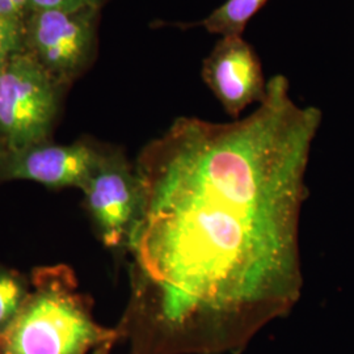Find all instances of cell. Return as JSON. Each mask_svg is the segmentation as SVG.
<instances>
[{"label": "cell", "instance_id": "52a82bcc", "mask_svg": "<svg viewBox=\"0 0 354 354\" xmlns=\"http://www.w3.org/2000/svg\"><path fill=\"white\" fill-rule=\"evenodd\" d=\"M201 77L232 120L264 100L268 80L252 45L243 36H223L203 59Z\"/></svg>", "mask_w": 354, "mask_h": 354}, {"label": "cell", "instance_id": "8fae6325", "mask_svg": "<svg viewBox=\"0 0 354 354\" xmlns=\"http://www.w3.org/2000/svg\"><path fill=\"white\" fill-rule=\"evenodd\" d=\"M108 0H29L30 12L42 10H64V11H76V10H100Z\"/></svg>", "mask_w": 354, "mask_h": 354}, {"label": "cell", "instance_id": "3957f363", "mask_svg": "<svg viewBox=\"0 0 354 354\" xmlns=\"http://www.w3.org/2000/svg\"><path fill=\"white\" fill-rule=\"evenodd\" d=\"M64 87L26 51L0 66V140L6 151L50 140Z\"/></svg>", "mask_w": 354, "mask_h": 354}, {"label": "cell", "instance_id": "5b68a950", "mask_svg": "<svg viewBox=\"0 0 354 354\" xmlns=\"http://www.w3.org/2000/svg\"><path fill=\"white\" fill-rule=\"evenodd\" d=\"M100 10L32 11L26 21V51L62 86L93 64Z\"/></svg>", "mask_w": 354, "mask_h": 354}, {"label": "cell", "instance_id": "8992f818", "mask_svg": "<svg viewBox=\"0 0 354 354\" xmlns=\"http://www.w3.org/2000/svg\"><path fill=\"white\" fill-rule=\"evenodd\" d=\"M102 143L80 140L68 145L51 140L0 156V184L7 181H32L51 189H83L97 165Z\"/></svg>", "mask_w": 354, "mask_h": 354}, {"label": "cell", "instance_id": "277c9868", "mask_svg": "<svg viewBox=\"0 0 354 354\" xmlns=\"http://www.w3.org/2000/svg\"><path fill=\"white\" fill-rule=\"evenodd\" d=\"M82 192L96 238L117 256H127L142 207L136 163L127 159L122 149L105 145Z\"/></svg>", "mask_w": 354, "mask_h": 354}, {"label": "cell", "instance_id": "9c48e42d", "mask_svg": "<svg viewBox=\"0 0 354 354\" xmlns=\"http://www.w3.org/2000/svg\"><path fill=\"white\" fill-rule=\"evenodd\" d=\"M29 292L30 279L15 269L0 266V333L17 317Z\"/></svg>", "mask_w": 354, "mask_h": 354}, {"label": "cell", "instance_id": "7c38bea8", "mask_svg": "<svg viewBox=\"0 0 354 354\" xmlns=\"http://www.w3.org/2000/svg\"><path fill=\"white\" fill-rule=\"evenodd\" d=\"M4 152H6V149H4V146H3V143H1V140H0V156H1Z\"/></svg>", "mask_w": 354, "mask_h": 354}, {"label": "cell", "instance_id": "6da1fadb", "mask_svg": "<svg viewBox=\"0 0 354 354\" xmlns=\"http://www.w3.org/2000/svg\"><path fill=\"white\" fill-rule=\"evenodd\" d=\"M322 112L268 80L252 113L181 115L140 151L127 247L129 354H241L304 289L299 227Z\"/></svg>", "mask_w": 354, "mask_h": 354}, {"label": "cell", "instance_id": "ba28073f", "mask_svg": "<svg viewBox=\"0 0 354 354\" xmlns=\"http://www.w3.org/2000/svg\"><path fill=\"white\" fill-rule=\"evenodd\" d=\"M268 0H226L205 19L188 23V28L201 26L212 35L243 36L245 26L266 4Z\"/></svg>", "mask_w": 354, "mask_h": 354}, {"label": "cell", "instance_id": "30bf717a", "mask_svg": "<svg viewBox=\"0 0 354 354\" xmlns=\"http://www.w3.org/2000/svg\"><path fill=\"white\" fill-rule=\"evenodd\" d=\"M26 51V23L0 15V66Z\"/></svg>", "mask_w": 354, "mask_h": 354}, {"label": "cell", "instance_id": "7a4b0ae2", "mask_svg": "<svg viewBox=\"0 0 354 354\" xmlns=\"http://www.w3.org/2000/svg\"><path fill=\"white\" fill-rule=\"evenodd\" d=\"M29 279L26 304L0 333V354H109L120 342L115 327L96 322L70 266H37Z\"/></svg>", "mask_w": 354, "mask_h": 354}]
</instances>
